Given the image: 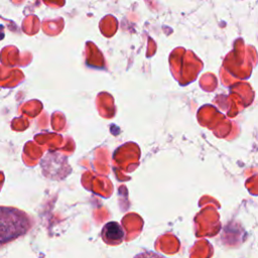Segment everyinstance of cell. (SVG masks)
I'll list each match as a JSON object with an SVG mask.
<instances>
[{
  "mask_svg": "<svg viewBox=\"0 0 258 258\" xmlns=\"http://www.w3.org/2000/svg\"><path fill=\"white\" fill-rule=\"evenodd\" d=\"M29 217L11 207H0V246L24 235L30 228Z\"/></svg>",
  "mask_w": 258,
  "mask_h": 258,
  "instance_id": "obj_1",
  "label": "cell"
},
{
  "mask_svg": "<svg viewBox=\"0 0 258 258\" xmlns=\"http://www.w3.org/2000/svg\"><path fill=\"white\" fill-rule=\"evenodd\" d=\"M124 237L125 232L117 222H109L102 229V238L108 244H119L124 240Z\"/></svg>",
  "mask_w": 258,
  "mask_h": 258,
  "instance_id": "obj_2",
  "label": "cell"
},
{
  "mask_svg": "<svg viewBox=\"0 0 258 258\" xmlns=\"http://www.w3.org/2000/svg\"><path fill=\"white\" fill-rule=\"evenodd\" d=\"M135 258H164L156 253L153 252H146V253H141L139 255H137Z\"/></svg>",
  "mask_w": 258,
  "mask_h": 258,
  "instance_id": "obj_3",
  "label": "cell"
}]
</instances>
